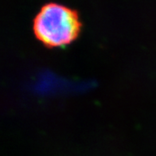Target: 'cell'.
<instances>
[{
	"label": "cell",
	"mask_w": 156,
	"mask_h": 156,
	"mask_svg": "<svg viewBox=\"0 0 156 156\" xmlns=\"http://www.w3.org/2000/svg\"><path fill=\"white\" fill-rule=\"evenodd\" d=\"M80 29L77 13L58 3L42 6L34 20L35 37L48 48L69 45L77 38Z\"/></svg>",
	"instance_id": "6da1fadb"
}]
</instances>
